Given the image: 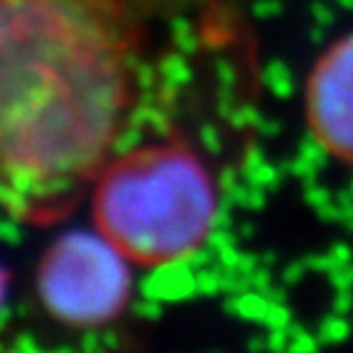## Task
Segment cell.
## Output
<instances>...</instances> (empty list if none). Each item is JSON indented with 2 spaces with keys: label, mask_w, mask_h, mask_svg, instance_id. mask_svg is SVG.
Wrapping results in <instances>:
<instances>
[{
  "label": "cell",
  "mask_w": 353,
  "mask_h": 353,
  "mask_svg": "<svg viewBox=\"0 0 353 353\" xmlns=\"http://www.w3.org/2000/svg\"><path fill=\"white\" fill-rule=\"evenodd\" d=\"M42 309L72 329L118 319L130 299V263L99 233H66L44 250L34 275Z\"/></svg>",
  "instance_id": "3957f363"
},
{
  "label": "cell",
  "mask_w": 353,
  "mask_h": 353,
  "mask_svg": "<svg viewBox=\"0 0 353 353\" xmlns=\"http://www.w3.org/2000/svg\"><path fill=\"white\" fill-rule=\"evenodd\" d=\"M309 138L329 160L353 167V32L334 39L304 86Z\"/></svg>",
  "instance_id": "277c9868"
},
{
  "label": "cell",
  "mask_w": 353,
  "mask_h": 353,
  "mask_svg": "<svg viewBox=\"0 0 353 353\" xmlns=\"http://www.w3.org/2000/svg\"><path fill=\"white\" fill-rule=\"evenodd\" d=\"M132 0H0V209L50 226L88 196L140 103Z\"/></svg>",
  "instance_id": "6da1fadb"
},
{
  "label": "cell",
  "mask_w": 353,
  "mask_h": 353,
  "mask_svg": "<svg viewBox=\"0 0 353 353\" xmlns=\"http://www.w3.org/2000/svg\"><path fill=\"white\" fill-rule=\"evenodd\" d=\"M88 196L96 233L138 268L189 260L219 221L216 179L184 138L121 148Z\"/></svg>",
  "instance_id": "7a4b0ae2"
},
{
  "label": "cell",
  "mask_w": 353,
  "mask_h": 353,
  "mask_svg": "<svg viewBox=\"0 0 353 353\" xmlns=\"http://www.w3.org/2000/svg\"><path fill=\"white\" fill-rule=\"evenodd\" d=\"M6 302H8V275L3 270V265H0V314L6 309Z\"/></svg>",
  "instance_id": "5b68a950"
}]
</instances>
